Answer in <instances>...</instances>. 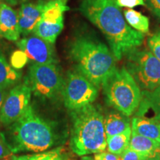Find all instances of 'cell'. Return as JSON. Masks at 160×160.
Returning a JSON list of instances; mask_svg holds the SVG:
<instances>
[{
  "mask_svg": "<svg viewBox=\"0 0 160 160\" xmlns=\"http://www.w3.org/2000/svg\"><path fill=\"white\" fill-rule=\"evenodd\" d=\"M13 154L39 153L60 147L68 137L61 122L48 118L30 104L24 114L2 132Z\"/></svg>",
  "mask_w": 160,
  "mask_h": 160,
  "instance_id": "obj_1",
  "label": "cell"
},
{
  "mask_svg": "<svg viewBox=\"0 0 160 160\" xmlns=\"http://www.w3.org/2000/svg\"><path fill=\"white\" fill-rule=\"evenodd\" d=\"M79 11L102 32L115 59L142 45L145 34L127 23L116 0H82Z\"/></svg>",
  "mask_w": 160,
  "mask_h": 160,
  "instance_id": "obj_2",
  "label": "cell"
},
{
  "mask_svg": "<svg viewBox=\"0 0 160 160\" xmlns=\"http://www.w3.org/2000/svg\"><path fill=\"white\" fill-rule=\"evenodd\" d=\"M67 53L76 71L88 79L98 89L117 68L110 48L88 33L75 35L69 40Z\"/></svg>",
  "mask_w": 160,
  "mask_h": 160,
  "instance_id": "obj_3",
  "label": "cell"
},
{
  "mask_svg": "<svg viewBox=\"0 0 160 160\" xmlns=\"http://www.w3.org/2000/svg\"><path fill=\"white\" fill-rule=\"evenodd\" d=\"M71 119L69 145L79 157L94 154L107 148L104 113L99 105L91 104L69 111Z\"/></svg>",
  "mask_w": 160,
  "mask_h": 160,
  "instance_id": "obj_4",
  "label": "cell"
},
{
  "mask_svg": "<svg viewBox=\"0 0 160 160\" xmlns=\"http://www.w3.org/2000/svg\"><path fill=\"white\" fill-rule=\"evenodd\" d=\"M102 88L106 103L113 109L127 117L137 111L142 91L125 67H117L104 82Z\"/></svg>",
  "mask_w": 160,
  "mask_h": 160,
  "instance_id": "obj_5",
  "label": "cell"
},
{
  "mask_svg": "<svg viewBox=\"0 0 160 160\" xmlns=\"http://www.w3.org/2000/svg\"><path fill=\"white\" fill-rule=\"evenodd\" d=\"M64 80L58 64H37L29 66L24 82L31 90L32 94L44 102L62 99Z\"/></svg>",
  "mask_w": 160,
  "mask_h": 160,
  "instance_id": "obj_6",
  "label": "cell"
},
{
  "mask_svg": "<svg viewBox=\"0 0 160 160\" xmlns=\"http://www.w3.org/2000/svg\"><path fill=\"white\" fill-rule=\"evenodd\" d=\"M125 57L126 69L142 91H152L160 86V62L151 51L137 48Z\"/></svg>",
  "mask_w": 160,
  "mask_h": 160,
  "instance_id": "obj_7",
  "label": "cell"
},
{
  "mask_svg": "<svg viewBox=\"0 0 160 160\" xmlns=\"http://www.w3.org/2000/svg\"><path fill=\"white\" fill-rule=\"evenodd\" d=\"M99 95V89L79 72L69 71L64 80L62 93L65 107L74 111L93 104Z\"/></svg>",
  "mask_w": 160,
  "mask_h": 160,
  "instance_id": "obj_8",
  "label": "cell"
},
{
  "mask_svg": "<svg viewBox=\"0 0 160 160\" xmlns=\"http://www.w3.org/2000/svg\"><path fill=\"white\" fill-rule=\"evenodd\" d=\"M68 0H52L45 3L41 19L33 34L54 44L64 28V13L69 11Z\"/></svg>",
  "mask_w": 160,
  "mask_h": 160,
  "instance_id": "obj_9",
  "label": "cell"
},
{
  "mask_svg": "<svg viewBox=\"0 0 160 160\" xmlns=\"http://www.w3.org/2000/svg\"><path fill=\"white\" fill-rule=\"evenodd\" d=\"M31 90L25 82L12 88L2 107L0 122L8 127L19 119L31 104Z\"/></svg>",
  "mask_w": 160,
  "mask_h": 160,
  "instance_id": "obj_10",
  "label": "cell"
},
{
  "mask_svg": "<svg viewBox=\"0 0 160 160\" xmlns=\"http://www.w3.org/2000/svg\"><path fill=\"white\" fill-rule=\"evenodd\" d=\"M17 45L33 63H59L54 44L45 41L34 34L19 39L17 42Z\"/></svg>",
  "mask_w": 160,
  "mask_h": 160,
  "instance_id": "obj_11",
  "label": "cell"
},
{
  "mask_svg": "<svg viewBox=\"0 0 160 160\" xmlns=\"http://www.w3.org/2000/svg\"><path fill=\"white\" fill-rule=\"evenodd\" d=\"M45 3L42 0H38L36 2H22L18 12L19 28L21 34L27 37L33 33L41 19Z\"/></svg>",
  "mask_w": 160,
  "mask_h": 160,
  "instance_id": "obj_12",
  "label": "cell"
},
{
  "mask_svg": "<svg viewBox=\"0 0 160 160\" xmlns=\"http://www.w3.org/2000/svg\"><path fill=\"white\" fill-rule=\"evenodd\" d=\"M18 13L9 5L0 3V37L12 42L20 38Z\"/></svg>",
  "mask_w": 160,
  "mask_h": 160,
  "instance_id": "obj_13",
  "label": "cell"
},
{
  "mask_svg": "<svg viewBox=\"0 0 160 160\" xmlns=\"http://www.w3.org/2000/svg\"><path fill=\"white\" fill-rule=\"evenodd\" d=\"M135 113L137 117L160 122V86L152 91H142L141 101Z\"/></svg>",
  "mask_w": 160,
  "mask_h": 160,
  "instance_id": "obj_14",
  "label": "cell"
},
{
  "mask_svg": "<svg viewBox=\"0 0 160 160\" xmlns=\"http://www.w3.org/2000/svg\"><path fill=\"white\" fill-rule=\"evenodd\" d=\"M129 148L146 160H160V143L153 140L132 133Z\"/></svg>",
  "mask_w": 160,
  "mask_h": 160,
  "instance_id": "obj_15",
  "label": "cell"
},
{
  "mask_svg": "<svg viewBox=\"0 0 160 160\" xmlns=\"http://www.w3.org/2000/svg\"><path fill=\"white\" fill-rule=\"evenodd\" d=\"M131 121L129 117H127L121 112L113 109L104 114V127L106 137L122 133L131 128Z\"/></svg>",
  "mask_w": 160,
  "mask_h": 160,
  "instance_id": "obj_16",
  "label": "cell"
},
{
  "mask_svg": "<svg viewBox=\"0 0 160 160\" xmlns=\"http://www.w3.org/2000/svg\"><path fill=\"white\" fill-rule=\"evenodd\" d=\"M132 133L160 143V122L135 117L131 120Z\"/></svg>",
  "mask_w": 160,
  "mask_h": 160,
  "instance_id": "obj_17",
  "label": "cell"
},
{
  "mask_svg": "<svg viewBox=\"0 0 160 160\" xmlns=\"http://www.w3.org/2000/svg\"><path fill=\"white\" fill-rule=\"evenodd\" d=\"M22 72L13 68L0 51V88L9 90L18 85L22 79Z\"/></svg>",
  "mask_w": 160,
  "mask_h": 160,
  "instance_id": "obj_18",
  "label": "cell"
},
{
  "mask_svg": "<svg viewBox=\"0 0 160 160\" xmlns=\"http://www.w3.org/2000/svg\"><path fill=\"white\" fill-rule=\"evenodd\" d=\"M132 134L131 127L122 133L107 137L108 151L117 156L129 148L130 141Z\"/></svg>",
  "mask_w": 160,
  "mask_h": 160,
  "instance_id": "obj_19",
  "label": "cell"
},
{
  "mask_svg": "<svg viewBox=\"0 0 160 160\" xmlns=\"http://www.w3.org/2000/svg\"><path fill=\"white\" fill-rule=\"evenodd\" d=\"M123 15L127 23L133 29L140 33H148L149 32V19L132 8H127L123 11Z\"/></svg>",
  "mask_w": 160,
  "mask_h": 160,
  "instance_id": "obj_20",
  "label": "cell"
},
{
  "mask_svg": "<svg viewBox=\"0 0 160 160\" xmlns=\"http://www.w3.org/2000/svg\"><path fill=\"white\" fill-rule=\"evenodd\" d=\"M13 160H68V157L62 147H57L33 154L11 156Z\"/></svg>",
  "mask_w": 160,
  "mask_h": 160,
  "instance_id": "obj_21",
  "label": "cell"
},
{
  "mask_svg": "<svg viewBox=\"0 0 160 160\" xmlns=\"http://www.w3.org/2000/svg\"><path fill=\"white\" fill-rule=\"evenodd\" d=\"M28 58L22 50H17L13 51L11 56V65L14 69L19 70L28 62Z\"/></svg>",
  "mask_w": 160,
  "mask_h": 160,
  "instance_id": "obj_22",
  "label": "cell"
},
{
  "mask_svg": "<svg viewBox=\"0 0 160 160\" xmlns=\"http://www.w3.org/2000/svg\"><path fill=\"white\" fill-rule=\"evenodd\" d=\"M147 42L150 51L160 62V30L150 36Z\"/></svg>",
  "mask_w": 160,
  "mask_h": 160,
  "instance_id": "obj_23",
  "label": "cell"
},
{
  "mask_svg": "<svg viewBox=\"0 0 160 160\" xmlns=\"http://www.w3.org/2000/svg\"><path fill=\"white\" fill-rule=\"evenodd\" d=\"M80 160H119V156L110 153L109 151H102L94 153L93 157L85 156Z\"/></svg>",
  "mask_w": 160,
  "mask_h": 160,
  "instance_id": "obj_24",
  "label": "cell"
},
{
  "mask_svg": "<svg viewBox=\"0 0 160 160\" xmlns=\"http://www.w3.org/2000/svg\"><path fill=\"white\" fill-rule=\"evenodd\" d=\"M119 160H146L145 158L133 149L127 148L119 156Z\"/></svg>",
  "mask_w": 160,
  "mask_h": 160,
  "instance_id": "obj_25",
  "label": "cell"
},
{
  "mask_svg": "<svg viewBox=\"0 0 160 160\" xmlns=\"http://www.w3.org/2000/svg\"><path fill=\"white\" fill-rule=\"evenodd\" d=\"M13 152L11 151L8 145L2 132H0V159H3L10 156H13Z\"/></svg>",
  "mask_w": 160,
  "mask_h": 160,
  "instance_id": "obj_26",
  "label": "cell"
},
{
  "mask_svg": "<svg viewBox=\"0 0 160 160\" xmlns=\"http://www.w3.org/2000/svg\"><path fill=\"white\" fill-rule=\"evenodd\" d=\"M144 1L145 5L151 13L160 19V0H144Z\"/></svg>",
  "mask_w": 160,
  "mask_h": 160,
  "instance_id": "obj_27",
  "label": "cell"
},
{
  "mask_svg": "<svg viewBox=\"0 0 160 160\" xmlns=\"http://www.w3.org/2000/svg\"><path fill=\"white\" fill-rule=\"evenodd\" d=\"M120 8H133L139 5H145L144 0H116Z\"/></svg>",
  "mask_w": 160,
  "mask_h": 160,
  "instance_id": "obj_28",
  "label": "cell"
},
{
  "mask_svg": "<svg viewBox=\"0 0 160 160\" xmlns=\"http://www.w3.org/2000/svg\"><path fill=\"white\" fill-rule=\"evenodd\" d=\"M10 90L1 88H0V113H1L2 107L4 101H5L6 97H7L8 93V91Z\"/></svg>",
  "mask_w": 160,
  "mask_h": 160,
  "instance_id": "obj_29",
  "label": "cell"
},
{
  "mask_svg": "<svg viewBox=\"0 0 160 160\" xmlns=\"http://www.w3.org/2000/svg\"><path fill=\"white\" fill-rule=\"evenodd\" d=\"M2 1L9 5H17V4L23 2V0H2Z\"/></svg>",
  "mask_w": 160,
  "mask_h": 160,
  "instance_id": "obj_30",
  "label": "cell"
},
{
  "mask_svg": "<svg viewBox=\"0 0 160 160\" xmlns=\"http://www.w3.org/2000/svg\"><path fill=\"white\" fill-rule=\"evenodd\" d=\"M42 1H44V2H48L52 1V0H42Z\"/></svg>",
  "mask_w": 160,
  "mask_h": 160,
  "instance_id": "obj_31",
  "label": "cell"
},
{
  "mask_svg": "<svg viewBox=\"0 0 160 160\" xmlns=\"http://www.w3.org/2000/svg\"><path fill=\"white\" fill-rule=\"evenodd\" d=\"M5 160H13V159H5Z\"/></svg>",
  "mask_w": 160,
  "mask_h": 160,
  "instance_id": "obj_32",
  "label": "cell"
}]
</instances>
